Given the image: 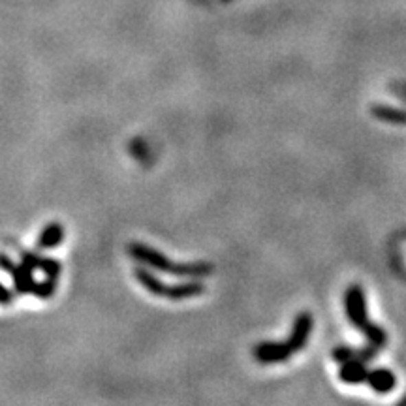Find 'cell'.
I'll use <instances>...</instances> for the list:
<instances>
[{"label": "cell", "instance_id": "cell-11", "mask_svg": "<svg viewBox=\"0 0 406 406\" xmlns=\"http://www.w3.org/2000/svg\"><path fill=\"white\" fill-rule=\"evenodd\" d=\"M38 269L43 271V275L49 278H58L60 273H63V264L55 260V258H45L42 256V262H40V267Z\"/></svg>", "mask_w": 406, "mask_h": 406}, {"label": "cell", "instance_id": "cell-4", "mask_svg": "<svg viewBox=\"0 0 406 406\" xmlns=\"http://www.w3.org/2000/svg\"><path fill=\"white\" fill-rule=\"evenodd\" d=\"M135 278L137 282L153 295L157 297H168V300L181 301L188 297H198L201 293H205V286L201 282H185V284H164L153 271L145 267L135 269Z\"/></svg>", "mask_w": 406, "mask_h": 406}, {"label": "cell", "instance_id": "cell-10", "mask_svg": "<svg viewBox=\"0 0 406 406\" xmlns=\"http://www.w3.org/2000/svg\"><path fill=\"white\" fill-rule=\"evenodd\" d=\"M55 292H57V278L49 277L43 278L42 282H36L34 290H32V293L36 297H40V300H49Z\"/></svg>", "mask_w": 406, "mask_h": 406}, {"label": "cell", "instance_id": "cell-8", "mask_svg": "<svg viewBox=\"0 0 406 406\" xmlns=\"http://www.w3.org/2000/svg\"><path fill=\"white\" fill-rule=\"evenodd\" d=\"M367 384L371 385L376 393H387L395 387L397 380H395V374H393L392 371H387V369H376V371L369 372Z\"/></svg>", "mask_w": 406, "mask_h": 406}, {"label": "cell", "instance_id": "cell-2", "mask_svg": "<svg viewBox=\"0 0 406 406\" xmlns=\"http://www.w3.org/2000/svg\"><path fill=\"white\" fill-rule=\"evenodd\" d=\"M311 331H313V316L308 313H300L295 322H293L292 335L288 341L260 342L256 348L252 350V356L264 365L282 363L288 357H292L295 352L305 348Z\"/></svg>", "mask_w": 406, "mask_h": 406}, {"label": "cell", "instance_id": "cell-13", "mask_svg": "<svg viewBox=\"0 0 406 406\" xmlns=\"http://www.w3.org/2000/svg\"><path fill=\"white\" fill-rule=\"evenodd\" d=\"M21 262L25 265H29L30 269L34 271L40 267V262H42V256L34 252V250H21Z\"/></svg>", "mask_w": 406, "mask_h": 406}, {"label": "cell", "instance_id": "cell-14", "mask_svg": "<svg viewBox=\"0 0 406 406\" xmlns=\"http://www.w3.org/2000/svg\"><path fill=\"white\" fill-rule=\"evenodd\" d=\"M14 303V292L12 290H8L6 286L0 282V305L8 306Z\"/></svg>", "mask_w": 406, "mask_h": 406}, {"label": "cell", "instance_id": "cell-1", "mask_svg": "<svg viewBox=\"0 0 406 406\" xmlns=\"http://www.w3.org/2000/svg\"><path fill=\"white\" fill-rule=\"evenodd\" d=\"M128 254L132 260L139 262V264L147 265L150 269L162 271L166 275H173V277H188V278H201L213 275L214 265L207 264V262H188V264H175L170 258L158 252L153 247L142 245V243H130Z\"/></svg>", "mask_w": 406, "mask_h": 406}, {"label": "cell", "instance_id": "cell-15", "mask_svg": "<svg viewBox=\"0 0 406 406\" xmlns=\"http://www.w3.org/2000/svg\"><path fill=\"white\" fill-rule=\"evenodd\" d=\"M403 403H406V399H405V401H403Z\"/></svg>", "mask_w": 406, "mask_h": 406}, {"label": "cell", "instance_id": "cell-7", "mask_svg": "<svg viewBox=\"0 0 406 406\" xmlns=\"http://www.w3.org/2000/svg\"><path fill=\"white\" fill-rule=\"evenodd\" d=\"M339 376L346 384H361V382H367L369 371L365 367V361H361V359H350V361L341 363Z\"/></svg>", "mask_w": 406, "mask_h": 406}, {"label": "cell", "instance_id": "cell-6", "mask_svg": "<svg viewBox=\"0 0 406 406\" xmlns=\"http://www.w3.org/2000/svg\"><path fill=\"white\" fill-rule=\"evenodd\" d=\"M63 241H65V226H63L60 222H49V224L40 232L38 241H36V247H38V250L55 249V247H58Z\"/></svg>", "mask_w": 406, "mask_h": 406}, {"label": "cell", "instance_id": "cell-9", "mask_svg": "<svg viewBox=\"0 0 406 406\" xmlns=\"http://www.w3.org/2000/svg\"><path fill=\"white\" fill-rule=\"evenodd\" d=\"M372 117H376L378 121L387 122V124H397V126H406V111L397 109V107L382 106V104H374L371 107Z\"/></svg>", "mask_w": 406, "mask_h": 406}, {"label": "cell", "instance_id": "cell-3", "mask_svg": "<svg viewBox=\"0 0 406 406\" xmlns=\"http://www.w3.org/2000/svg\"><path fill=\"white\" fill-rule=\"evenodd\" d=\"M344 306H346V314H348L350 322L356 326L359 331H363L365 337L371 341L372 346L376 348H382L387 341L384 329L372 324L369 318H367V303H365V293L363 290L357 284L350 286L346 293H344Z\"/></svg>", "mask_w": 406, "mask_h": 406}, {"label": "cell", "instance_id": "cell-12", "mask_svg": "<svg viewBox=\"0 0 406 406\" xmlns=\"http://www.w3.org/2000/svg\"><path fill=\"white\" fill-rule=\"evenodd\" d=\"M333 359L339 361V363H344V361H350V359H361V357H359V352H354V350L346 348V346H339V348L333 350Z\"/></svg>", "mask_w": 406, "mask_h": 406}, {"label": "cell", "instance_id": "cell-5", "mask_svg": "<svg viewBox=\"0 0 406 406\" xmlns=\"http://www.w3.org/2000/svg\"><path fill=\"white\" fill-rule=\"evenodd\" d=\"M0 269L6 271L8 275L14 280V292L19 293V295H27V293H32L34 290V271L30 269L29 265L21 264L17 265L12 262V258L6 256V254H0Z\"/></svg>", "mask_w": 406, "mask_h": 406}]
</instances>
